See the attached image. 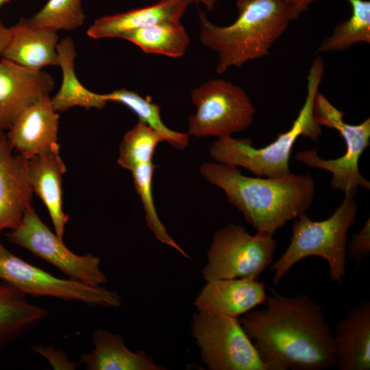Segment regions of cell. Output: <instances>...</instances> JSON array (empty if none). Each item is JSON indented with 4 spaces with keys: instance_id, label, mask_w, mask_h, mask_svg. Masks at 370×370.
Masks as SVG:
<instances>
[{
    "instance_id": "cell-1",
    "label": "cell",
    "mask_w": 370,
    "mask_h": 370,
    "mask_svg": "<svg viewBox=\"0 0 370 370\" xmlns=\"http://www.w3.org/2000/svg\"><path fill=\"white\" fill-rule=\"evenodd\" d=\"M264 308L238 319L269 370H324L335 366L333 332L321 306L308 295L270 288Z\"/></svg>"
},
{
    "instance_id": "cell-2",
    "label": "cell",
    "mask_w": 370,
    "mask_h": 370,
    "mask_svg": "<svg viewBox=\"0 0 370 370\" xmlns=\"http://www.w3.org/2000/svg\"><path fill=\"white\" fill-rule=\"evenodd\" d=\"M201 175L221 188L257 232L273 235L286 222L306 212L313 202L314 182L309 173L278 177L244 175L236 166L204 162Z\"/></svg>"
},
{
    "instance_id": "cell-3",
    "label": "cell",
    "mask_w": 370,
    "mask_h": 370,
    "mask_svg": "<svg viewBox=\"0 0 370 370\" xmlns=\"http://www.w3.org/2000/svg\"><path fill=\"white\" fill-rule=\"evenodd\" d=\"M236 6L238 17L227 26L211 23L198 10L200 41L217 53L219 74L268 56L290 21L297 18L285 0H237Z\"/></svg>"
},
{
    "instance_id": "cell-4",
    "label": "cell",
    "mask_w": 370,
    "mask_h": 370,
    "mask_svg": "<svg viewBox=\"0 0 370 370\" xmlns=\"http://www.w3.org/2000/svg\"><path fill=\"white\" fill-rule=\"evenodd\" d=\"M324 73V63L316 57L307 76V93L297 116L286 132L261 148H256L249 138H219L210 147L211 158L220 164L241 166L258 177H278L290 174L289 160L299 136L317 141L323 131L314 115V101Z\"/></svg>"
},
{
    "instance_id": "cell-5",
    "label": "cell",
    "mask_w": 370,
    "mask_h": 370,
    "mask_svg": "<svg viewBox=\"0 0 370 370\" xmlns=\"http://www.w3.org/2000/svg\"><path fill=\"white\" fill-rule=\"evenodd\" d=\"M358 212L355 197H345L332 214L323 221H313L306 213L295 219L290 243L271 266L273 283L278 286L291 269L300 260L318 256L328 264L330 279L341 284L346 273L347 232Z\"/></svg>"
},
{
    "instance_id": "cell-6",
    "label": "cell",
    "mask_w": 370,
    "mask_h": 370,
    "mask_svg": "<svg viewBox=\"0 0 370 370\" xmlns=\"http://www.w3.org/2000/svg\"><path fill=\"white\" fill-rule=\"evenodd\" d=\"M314 115L320 126L336 130L343 138L346 151L341 157L325 160L318 155V149L297 152L295 159L309 167L326 170L332 173L331 186L356 197L358 188L370 189V182L359 171V160L370 145V119L358 125L347 123L344 113L334 106L319 92L314 101Z\"/></svg>"
},
{
    "instance_id": "cell-7",
    "label": "cell",
    "mask_w": 370,
    "mask_h": 370,
    "mask_svg": "<svg viewBox=\"0 0 370 370\" xmlns=\"http://www.w3.org/2000/svg\"><path fill=\"white\" fill-rule=\"evenodd\" d=\"M190 98L196 112L188 117V135L230 136L254 121L256 109L247 93L223 79H210L193 88Z\"/></svg>"
},
{
    "instance_id": "cell-8",
    "label": "cell",
    "mask_w": 370,
    "mask_h": 370,
    "mask_svg": "<svg viewBox=\"0 0 370 370\" xmlns=\"http://www.w3.org/2000/svg\"><path fill=\"white\" fill-rule=\"evenodd\" d=\"M276 241L272 235L250 234L239 225L217 230L208 250V262L201 273L206 281L253 278L273 262Z\"/></svg>"
},
{
    "instance_id": "cell-9",
    "label": "cell",
    "mask_w": 370,
    "mask_h": 370,
    "mask_svg": "<svg viewBox=\"0 0 370 370\" xmlns=\"http://www.w3.org/2000/svg\"><path fill=\"white\" fill-rule=\"evenodd\" d=\"M191 334L210 370H269L238 318L197 312Z\"/></svg>"
},
{
    "instance_id": "cell-10",
    "label": "cell",
    "mask_w": 370,
    "mask_h": 370,
    "mask_svg": "<svg viewBox=\"0 0 370 370\" xmlns=\"http://www.w3.org/2000/svg\"><path fill=\"white\" fill-rule=\"evenodd\" d=\"M0 280L25 295L51 297L90 306L118 308L120 295L103 286H92L71 279H62L13 254L0 238Z\"/></svg>"
},
{
    "instance_id": "cell-11",
    "label": "cell",
    "mask_w": 370,
    "mask_h": 370,
    "mask_svg": "<svg viewBox=\"0 0 370 370\" xmlns=\"http://www.w3.org/2000/svg\"><path fill=\"white\" fill-rule=\"evenodd\" d=\"M8 240L34 256L53 265L69 279L83 284L99 286L108 282L100 268L101 260L92 253L77 255L64 245L40 219L31 205L19 225L6 234Z\"/></svg>"
},
{
    "instance_id": "cell-12",
    "label": "cell",
    "mask_w": 370,
    "mask_h": 370,
    "mask_svg": "<svg viewBox=\"0 0 370 370\" xmlns=\"http://www.w3.org/2000/svg\"><path fill=\"white\" fill-rule=\"evenodd\" d=\"M58 112L45 97L25 108L15 119L5 135L14 151L25 159L60 150Z\"/></svg>"
},
{
    "instance_id": "cell-13",
    "label": "cell",
    "mask_w": 370,
    "mask_h": 370,
    "mask_svg": "<svg viewBox=\"0 0 370 370\" xmlns=\"http://www.w3.org/2000/svg\"><path fill=\"white\" fill-rule=\"evenodd\" d=\"M53 86L49 73L0 58V127L8 130L25 108L50 96Z\"/></svg>"
},
{
    "instance_id": "cell-14",
    "label": "cell",
    "mask_w": 370,
    "mask_h": 370,
    "mask_svg": "<svg viewBox=\"0 0 370 370\" xmlns=\"http://www.w3.org/2000/svg\"><path fill=\"white\" fill-rule=\"evenodd\" d=\"M264 283L253 278L219 279L207 281L194 301L197 312L239 318L264 304Z\"/></svg>"
},
{
    "instance_id": "cell-15",
    "label": "cell",
    "mask_w": 370,
    "mask_h": 370,
    "mask_svg": "<svg viewBox=\"0 0 370 370\" xmlns=\"http://www.w3.org/2000/svg\"><path fill=\"white\" fill-rule=\"evenodd\" d=\"M27 159L14 155L6 137H0V237L5 230L15 229L26 209L32 205Z\"/></svg>"
},
{
    "instance_id": "cell-16",
    "label": "cell",
    "mask_w": 370,
    "mask_h": 370,
    "mask_svg": "<svg viewBox=\"0 0 370 370\" xmlns=\"http://www.w3.org/2000/svg\"><path fill=\"white\" fill-rule=\"evenodd\" d=\"M335 366L340 370L370 369V301L352 308L333 333Z\"/></svg>"
},
{
    "instance_id": "cell-17",
    "label": "cell",
    "mask_w": 370,
    "mask_h": 370,
    "mask_svg": "<svg viewBox=\"0 0 370 370\" xmlns=\"http://www.w3.org/2000/svg\"><path fill=\"white\" fill-rule=\"evenodd\" d=\"M190 3L187 0H160L142 8L99 18L88 28L94 39L119 38L130 32L164 22H180Z\"/></svg>"
},
{
    "instance_id": "cell-18",
    "label": "cell",
    "mask_w": 370,
    "mask_h": 370,
    "mask_svg": "<svg viewBox=\"0 0 370 370\" xmlns=\"http://www.w3.org/2000/svg\"><path fill=\"white\" fill-rule=\"evenodd\" d=\"M10 30L11 38L1 58L35 71L58 65L57 32L34 25L29 18H21Z\"/></svg>"
},
{
    "instance_id": "cell-19",
    "label": "cell",
    "mask_w": 370,
    "mask_h": 370,
    "mask_svg": "<svg viewBox=\"0 0 370 370\" xmlns=\"http://www.w3.org/2000/svg\"><path fill=\"white\" fill-rule=\"evenodd\" d=\"M59 151H51L27 159V171L33 193L45 205L55 233L63 240L69 217L63 210L62 180L66 167Z\"/></svg>"
},
{
    "instance_id": "cell-20",
    "label": "cell",
    "mask_w": 370,
    "mask_h": 370,
    "mask_svg": "<svg viewBox=\"0 0 370 370\" xmlns=\"http://www.w3.org/2000/svg\"><path fill=\"white\" fill-rule=\"evenodd\" d=\"M92 337L93 349L80 357L88 370L164 369L143 352L136 353L129 349L120 334L96 329Z\"/></svg>"
},
{
    "instance_id": "cell-21",
    "label": "cell",
    "mask_w": 370,
    "mask_h": 370,
    "mask_svg": "<svg viewBox=\"0 0 370 370\" xmlns=\"http://www.w3.org/2000/svg\"><path fill=\"white\" fill-rule=\"evenodd\" d=\"M57 51L58 66L61 68L62 79L58 91L51 97L54 110L60 112L76 106L86 109L104 108L108 102L103 94L87 89L76 75L75 60L77 53L73 40L66 37L59 41Z\"/></svg>"
},
{
    "instance_id": "cell-22",
    "label": "cell",
    "mask_w": 370,
    "mask_h": 370,
    "mask_svg": "<svg viewBox=\"0 0 370 370\" xmlns=\"http://www.w3.org/2000/svg\"><path fill=\"white\" fill-rule=\"evenodd\" d=\"M47 311L27 301L26 295L0 280V349L40 323Z\"/></svg>"
},
{
    "instance_id": "cell-23",
    "label": "cell",
    "mask_w": 370,
    "mask_h": 370,
    "mask_svg": "<svg viewBox=\"0 0 370 370\" xmlns=\"http://www.w3.org/2000/svg\"><path fill=\"white\" fill-rule=\"evenodd\" d=\"M126 40L146 53L182 57L190 43L188 35L180 22H164L124 34Z\"/></svg>"
},
{
    "instance_id": "cell-24",
    "label": "cell",
    "mask_w": 370,
    "mask_h": 370,
    "mask_svg": "<svg viewBox=\"0 0 370 370\" xmlns=\"http://www.w3.org/2000/svg\"><path fill=\"white\" fill-rule=\"evenodd\" d=\"M107 102H116L128 108L138 117L139 122L143 123L155 130L163 141L172 147L185 149L189 142L188 133L179 132L169 128L162 121L160 107L153 102L149 97H143L136 91L121 88L103 94Z\"/></svg>"
},
{
    "instance_id": "cell-25",
    "label": "cell",
    "mask_w": 370,
    "mask_h": 370,
    "mask_svg": "<svg viewBox=\"0 0 370 370\" xmlns=\"http://www.w3.org/2000/svg\"><path fill=\"white\" fill-rule=\"evenodd\" d=\"M352 15L338 24L332 34L324 40L317 53L344 51L358 42H370V2L366 0H347Z\"/></svg>"
},
{
    "instance_id": "cell-26",
    "label": "cell",
    "mask_w": 370,
    "mask_h": 370,
    "mask_svg": "<svg viewBox=\"0 0 370 370\" xmlns=\"http://www.w3.org/2000/svg\"><path fill=\"white\" fill-rule=\"evenodd\" d=\"M157 165L151 162L138 165L130 171L134 179L136 191L138 194L145 209L147 225L160 243L174 248L182 256L188 258L189 256L186 253L171 237L156 212L152 188L153 177Z\"/></svg>"
},
{
    "instance_id": "cell-27",
    "label": "cell",
    "mask_w": 370,
    "mask_h": 370,
    "mask_svg": "<svg viewBox=\"0 0 370 370\" xmlns=\"http://www.w3.org/2000/svg\"><path fill=\"white\" fill-rule=\"evenodd\" d=\"M162 141L155 130L138 122L124 135L117 162L130 171L138 165L151 162L157 146Z\"/></svg>"
},
{
    "instance_id": "cell-28",
    "label": "cell",
    "mask_w": 370,
    "mask_h": 370,
    "mask_svg": "<svg viewBox=\"0 0 370 370\" xmlns=\"http://www.w3.org/2000/svg\"><path fill=\"white\" fill-rule=\"evenodd\" d=\"M29 20L34 25L57 32L71 31L84 25L85 14L82 0H48Z\"/></svg>"
},
{
    "instance_id": "cell-29",
    "label": "cell",
    "mask_w": 370,
    "mask_h": 370,
    "mask_svg": "<svg viewBox=\"0 0 370 370\" xmlns=\"http://www.w3.org/2000/svg\"><path fill=\"white\" fill-rule=\"evenodd\" d=\"M370 254V219L365 223L358 233L352 237L346 251L347 260L359 264L360 260Z\"/></svg>"
},
{
    "instance_id": "cell-30",
    "label": "cell",
    "mask_w": 370,
    "mask_h": 370,
    "mask_svg": "<svg viewBox=\"0 0 370 370\" xmlns=\"http://www.w3.org/2000/svg\"><path fill=\"white\" fill-rule=\"evenodd\" d=\"M34 351L45 357L53 367L58 369H75V363L69 360L67 356L62 351H58L53 347L36 345Z\"/></svg>"
},
{
    "instance_id": "cell-31",
    "label": "cell",
    "mask_w": 370,
    "mask_h": 370,
    "mask_svg": "<svg viewBox=\"0 0 370 370\" xmlns=\"http://www.w3.org/2000/svg\"><path fill=\"white\" fill-rule=\"evenodd\" d=\"M11 38L10 27L4 25L0 18V57L8 46Z\"/></svg>"
},
{
    "instance_id": "cell-32",
    "label": "cell",
    "mask_w": 370,
    "mask_h": 370,
    "mask_svg": "<svg viewBox=\"0 0 370 370\" xmlns=\"http://www.w3.org/2000/svg\"><path fill=\"white\" fill-rule=\"evenodd\" d=\"M293 8L295 14L299 15L306 11L308 6L317 0H285Z\"/></svg>"
},
{
    "instance_id": "cell-33",
    "label": "cell",
    "mask_w": 370,
    "mask_h": 370,
    "mask_svg": "<svg viewBox=\"0 0 370 370\" xmlns=\"http://www.w3.org/2000/svg\"><path fill=\"white\" fill-rule=\"evenodd\" d=\"M187 1H188L190 3V4L191 3L202 4L208 10H212L217 2L218 1V0H187Z\"/></svg>"
},
{
    "instance_id": "cell-34",
    "label": "cell",
    "mask_w": 370,
    "mask_h": 370,
    "mask_svg": "<svg viewBox=\"0 0 370 370\" xmlns=\"http://www.w3.org/2000/svg\"><path fill=\"white\" fill-rule=\"evenodd\" d=\"M12 0H0V8Z\"/></svg>"
},
{
    "instance_id": "cell-35",
    "label": "cell",
    "mask_w": 370,
    "mask_h": 370,
    "mask_svg": "<svg viewBox=\"0 0 370 370\" xmlns=\"http://www.w3.org/2000/svg\"><path fill=\"white\" fill-rule=\"evenodd\" d=\"M5 135L3 133V130L0 127V137L5 136Z\"/></svg>"
}]
</instances>
